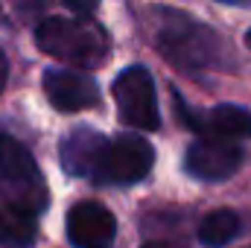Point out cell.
<instances>
[{
  "label": "cell",
  "instance_id": "obj_1",
  "mask_svg": "<svg viewBox=\"0 0 251 248\" xmlns=\"http://www.w3.org/2000/svg\"><path fill=\"white\" fill-rule=\"evenodd\" d=\"M155 24H158V29H155L158 50L178 70L201 73V70L222 64L225 44L210 26L193 21L176 9H155Z\"/></svg>",
  "mask_w": 251,
  "mask_h": 248
},
{
  "label": "cell",
  "instance_id": "obj_2",
  "mask_svg": "<svg viewBox=\"0 0 251 248\" xmlns=\"http://www.w3.org/2000/svg\"><path fill=\"white\" fill-rule=\"evenodd\" d=\"M35 44L41 53L76 67H97L108 56L105 32L88 18H62V15L41 18L35 26Z\"/></svg>",
  "mask_w": 251,
  "mask_h": 248
},
{
  "label": "cell",
  "instance_id": "obj_3",
  "mask_svg": "<svg viewBox=\"0 0 251 248\" xmlns=\"http://www.w3.org/2000/svg\"><path fill=\"white\" fill-rule=\"evenodd\" d=\"M0 198L26 213H44L50 204L47 181L32 158V152L0 128Z\"/></svg>",
  "mask_w": 251,
  "mask_h": 248
},
{
  "label": "cell",
  "instance_id": "obj_4",
  "mask_svg": "<svg viewBox=\"0 0 251 248\" xmlns=\"http://www.w3.org/2000/svg\"><path fill=\"white\" fill-rule=\"evenodd\" d=\"M114 102H117L120 120L128 128L155 131L161 125V108H158L155 79L140 64L126 67L123 73L114 79Z\"/></svg>",
  "mask_w": 251,
  "mask_h": 248
},
{
  "label": "cell",
  "instance_id": "obj_5",
  "mask_svg": "<svg viewBox=\"0 0 251 248\" xmlns=\"http://www.w3.org/2000/svg\"><path fill=\"white\" fill-rule=\"evenodd\" d=\"M152 164H155V149L146 137H140L137 131L117 134L114 140H108V152L102 164V184H137L152 173Z\"/></svg>",
  "mask_w": 251,
  "mask_h": 248
},
{
  "label": "cell",
  "instance_id": "obj_6",
  "mask_svg": "<svg viewBox=\"0 0 251 248\" xmlns=\"http://www.w3.org/2000/svg\"><path fill=\"white\" fill-rule=\"evenodd\" d=\"M243 164V146L237 140L219 137H199L193 140L184 155V167L199 181H225Z\"/></svg>",
  "mask_w": 251,
  "mask_h": 248
},
{
  "label": "cell",
  "instance_id": "obj_7",
  "mask_svg": "<svg viewBox=\"0 0 251 248\" xmlns=\"http://www.w3.org/2000/svg\"><path fill=\"white\" fill-rule=\"evenodd\" d=\"M105 152H108V137L88 125H79L62 140V167L64 173H70L76 178L102 184Z\"/></svg>",
  "mask_w": 251,
  "mask_h": 248
},
{
  "label": "cell",
  "instance_id": "obj_8",
  "mask_svg": "<svg viewBox=\"0 0 251 248\" xmlns=\"http://www.w3.org/2000/svg\"><path fill=\"white\" fill-rule=\"evenodd\" d=\"M64 228L73 248H111L114 234H117V222L111 210L102 201H91V198L73 204Z\"/></svg>",
  "mask_w": 251,
  "mask_h": 248
},
{
  "label": "cell",
  "instance_id": "obj_9",
  "mask_svg": "<svg viewBox=\"0 0 251 248\" xmlns=\"http://www.w3.org/2000/svg\"><path fill=\"white\" fill-rule=\"evenodd\" d=\"M181 120L199 131V137H219V140H249L251 137V111L243 105H216L207 114H193L187 105L176 97Z\"/></svg>",
  "mask_w": 251,
  "mask_h": 248
},
{
  "label": "cell",
  "instance_id": "obj_10",
  "mask_svg": "<svg viewBox=\"0 0 251 248\" xmlns=\"http://www.w3.org/2000/svg\"><path fill=\"white\" fill-rule=\"evenodd\" d=\"M44 94L53 108L59 111H82L100 102V88L94 76L67 70V67H50L44 70Z\"/></svg>",
  "mask_w": 251,
  "mask_h": 248
},
{
  "label": "cell",
  "instance_id": "obj_11",
  "mask_svg": "<svg viewBox=\"0 0 251 248\" xmlns=\"http://www.w3.org/2000/svg\"><path fill=\"white\" fill-rule=\"evenodd\" d=\"M38 240V216L0 204V246L3 248H32Z\"/></svg>",
  "mask_w": 251,
  "mask_h": 248
},
{
  "label": "cell",
  "instance_id": "obj_12",
  "mask_svg": "<svg viewBox=\"0 0 251 248\" xmlns=\"http://www.w3.org/2000/svg\"><path fill=\"white\" fill-rule=\"evenodd\" d=\"M243 231V219L237 210H228V207H219V210H210L201 222H199V243L207 248H222L228 243H234Z\"/></svg>",
  "mask_w": 251,
  "mask_h": 248
},
{
  "label": "cell",
  "instance_id": "obj_13",
  "mask_svg": "<svg viewBox=\"0 0 251 248\" xmlns=\"http://www.w3.org/2000/svg\"><path fill=\"white\" fill-rule=\"evenodd\" d=\"M15 3V9H18V15H24V18H32V15H44L56 0H12Z\"/></svg>",
  "mask_w": 251,
  "mask_h": 248
},
{
  "label": "cell",
  "instance_id": "obj_14",
  "mask_svg": "<svg viewBox=\"0 0 251 248\" xmlns=\"http://www.w3.org/2000/svg\"><path fill=\"white\" fill-rule=\"evenodd\" d=\"M6 79H9V62H6V53L0 50V94L6 88Z\"/></svg>",
  "mask_w": 251,
  "mask_h": 248
},
{
  "label": "cell",
  "instance_id": "obj_15",
  "mask_svg": "<svg viewBox=\"0 0 251 248\" xmlns=\"http://www.w3.org/2000/svg\"><path fill=\"white\" fill-rule=\"evenodd\" d=\"M143 248H181V246H176V243H146Z\"/></svg>",
  "mask_w": 251,
  "mask_h": 248
},
{
  "label": "cell",
  "instance_id": "obj_16",
  "mask_svg": "<svg viewBox=\"0 0 251 248\" xmlns=\"http://www.w3.org/2000/svg\"><path fill=\"white\" fill-rule=\"evenodd\" d=\"M222 3H246V0H222Z\"/></svg>",
  "mask_w": 251,
  "mask_h": 248
},
{
  "label": "cell",
  "instance_id": "obj_17",
  "mask_svg": "<svg viewBox=\"0 0 251 248\" xmlns=\"http://www.w3.org/2000/svg\"><path fill=\"white\" fill-rule=\"evenodd\" d=\"M249 47H251V32H249Z\"/></svg>",
  "mask_w": 251,
  "mask_h": 248
},
{
  "label": "cell",
  "instance_id": "obj_18",
  "mask_svg": "<svg viewBox=\"0 0 251 248\" xmlns=\"http://www.w3.org/2000/svg\"><path fill=\"white\" fill-rule=\"evenodd\" d=\"M249 248H251V246H249Z\"/></svg>",
  "mask_w": 251,
  "mask_h": 248
}]
</instances>
